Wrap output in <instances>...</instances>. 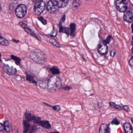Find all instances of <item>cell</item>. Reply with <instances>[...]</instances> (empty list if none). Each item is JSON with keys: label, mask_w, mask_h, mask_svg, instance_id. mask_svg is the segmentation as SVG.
Here are the masks:
<instances>
[{"label": "cell", "mask_w": 133, "mask_h": 133, "mask_svg": "<svg viewBox=\"0 0 133 133\" xmlns=\"http://www.w3.org/2000/svg\"><path fill=\"white\" fill-rule=\"evenodd\" d=\"M62 87V83L61 79L56 75L51 77L47 82V89L50 92H55L59 90Z\"/></svg>", "instance_id": "1"}, {"label": "cell", "mask_w": 133, "mask_h": 133, "mask_svg": "<svg viewBox=\"0 0 133 133\" xmlns=\"http://www.w3.org/2000/svg\"><path fill=\"white\" fill-rule=\"evenodd\" d=\"M30 58L34 61L39 64H43L46 60L45 53L37 49L32 51L30 54Z\"/></svg>", "instance_id": "2"}, {"label": "cell", "mask_w": 133, "mask_h": 133, "mask_svg": "<svg viewBox=\"0 0 133 133\" xmlns=\"http://www.w3.org/2000/svg\"><path fill=\"white\" fill-rule=\"evenodd\" d=\"M27 7L24 4H18L15 10V14L18 18H23L27 13Z\"/></svg>", "instance_id": "3"}, {"label": "cell", "mask_w": 133, "mask_h": 133, "mask_svg": "<svg viewBox=\"0 0 133 133\" xmlns=\"http://www.w3.org/2000/svg\"><path fill=\"white\" fill-rule=\"evenodd\" d=\"M59 8L56 0H50L47 2V9L50 13H55L59 10Z\"/></svg>", "instance_id": "4"}, {"label": "cell", "mask_w": 133, "mask_h": 133, "mask_svg": "<svg viewBox=\"0 0 133 133\" xmlns=\"http://www.w3.org/2000/svg\"><path fill=\"white\" fill-rule=\"evenodd\" d=\"M45 8V2L43 1H37L35 4L34 7V11L35 15H39L44 11Z\"/></svg>", "instance_id": "5"}, {"label": "cell", "mask_w": 133, "mask_h": 133, "mask_svg": "<svg viewBox=\"0 0 133 133\" xmlns=\"http://www.w3.org/2000/svg\"><path fill=\"white\" fill-rule=\"evenodd\" d=\"M116 5L117 10L121 12H125L128 8V2L126 0H117L116 1Z\"/></svg>", "instance_id": "6"}, {"label": "cell", "mask_w": 133, "mask_h": 133, "mask_svg": "<svg viewBox=\"0 0 133 133\" xmlns=\"http://www.w3.org/2000/svg\"><path fill=\"white\" fill-rule=\"evenodd\" d=\"M19 24L23 28V29L27 33H28V34L31 35V36H32L34 37V38H36V39H37V40H40L39 38L37 35L36 33L34 32V31H33L31 29V28H30L23 22H20L19 23Z\"/></svg>", "instance_id": "7"}, {"label": "cell", "mask_w": 133, "mask_h": 133, "mask_svg": "<svg viewBox=\"0 0 133 133\" xmlns=\"http://www.w3.org/2000/svg\"><path fill=\"white\" fill-rule=\"evenodd\" d=\"M110 106L111 107L113 108L114 109H116V110H124L126 112L129 113L130 111V108L129 107L128 105H117L116 104L113 102H110Z\"/></svg>", "instance_id": "8"}, {"label": "cell", "mask_w": 133, "mask_h": 133, "mask_svg": "<svg viewBox=\"0 0 133 133\" xmlns=\"http://www.w3.org/2000/svg\"><path fill=\"white\" fill-rule=\"evenodd\" d=\"M4 72L9 75H13L16 73L17 69L13 66H10L7 64H4L3 67Z\"/></svg>", "instance_id": "9"}, {"label": "cell", "mask_w": 133, "mask_h": 133, "mask_svg": "<svg viewBox=\"0 0 133 133\" xmlns=\"http://www.w3.org/2000/svg\"><path fill=\"white\" fill-rule=\"evenodd\" d=\"M108 51V47L107 44L104 43L103 41L100 43L98 47V53L102 55L106 54Z\"/></svg>", "instance_id": "10"}, {"label": "cell", "mask_w": 133, "mask_h": 133, "mask_svg": "<svg viewBox=\"0 0 133 133\" xmlns=\"http://www.w3.org/2000/svg\"><path fill=\"white\" fill-rule=\"evenodd\" d=\"M123 20L128 23H132L133 22V14L130 11H126L125 12Z\"/></svg>", "instance_id": "11"}, {"label": "cell", "mask_w": 133, "mask_h": 133, "mask_svg": "<svg viewBox=\"0 0 133 133\" xmlns=\"http://www.w3.org/2000/svg\"><path fill=\"white\" fill-rule=\"evenodd\" d=\"M99 133H111V129L109 126L105 123H102L100 127Z\"/></svg>", "instance_id": "12"}, {"label": "cell", "mask_w": 133, "mask_h": 133, "mask_svg": "<svg viewBox=\"0 0 133 133\" xmlns=\"http://www.w3.org/2000/svg\"><path fill=\"white\" fill-rule=\"evenodd\" d=\"M124 128L126 133H132L133 129L131 125L129 123L125 122L124 124Z\"/></svg>", "instance_id": "13"}, {"label": "cell", "mask_w": 133, "mask_h": 133, "mask_svg": "<svg viewBox=\"0 0 133 133\" xmlns=\"http://www.w3.org/2000/svg\"><path fill=\"white\" fill-rule=\"evenodd\" d=\"M70 35L72 36H74L76 32V25L75 23H71L70 25Z\"/></svg>", "instance_id": "14"}, {"label": "cell", "mask_w": 133, "mask_h": 133, "mask_svg": "<svg viewBox=\"0 0 133 133\" xmlns=\"http://www.w3.org/2000/svg\"><path fill=\"white\" fill-rule=\"evenodd\" d=\"M59 8H64L67 4L69 0H56Z\"/></svg>", "instance_id": "15"}, {"label": "cell", "mask_w": 133, "mask_h": 133, "mask_svg": "<svg viewBox=\"0 0 133 133\" xmlns=\"http://www.w3.org/2000/svg\"><path fill=\"white\" fill-rule=\"evenodd\" d=\"M0 44L4 46H8L9 45V43L7 39L4 38L0 34Z\"/></svg>", "instance_id": "16"}, {"label": "cell", "mask_w": 133, "mask_h": 133, "mask_svg": "<svg viewBox=\"0 0 133 133\" xmlns=\"http://www.w3.org/2000/svg\"><path fill=\"white\" fill-rule=\"evenodd\" d=\"M40 125L45 129H50L51 128V124L47 121H41Z\"/></svg>", "instance_id": "17"}, {"label": "cell", "mask_w": 133, "mask_h": 133, "mask_svg": "<svg viewBox=\"0 0 133 133\" xmlns=\"http://www.w3.org/2000/svg\"><path fill=\"white\" fill-rule=\"evenodd\" d=\"M59 32L66 33L68 35H69L70 34V28L68 27H59Z\"/></svg>", "instance_id": "18"}, {"label": "cell", "mask_w": 133, "mask_h": 133, "mask_svg": "<svg viewBox=\"0 0 133 133\" xmlns=\"http://www.w3.org/2000/svg\"><path fill=\"white\" fill-rule=\"evenodd\" d=\"M5 130L8 132H10L12 130V126L9 121H6L4 124Z\"/></svg>", "instance_id": "19"}, {"label": "cell", "mask_w": 133, "mask_h": 133, "mask_svg": "<svg viewBox=\"0 0 133 133\" xmlns=\"http://www.w3.org/2000/svg\"><path fill=\"white\" fill-rule=\"evenodd\" d=\"M23 133H27L29 130L30 124L27 121L24 120L23 122Z\"/></svg>", "instance_id": "20"}, {"label": "cell", "mask_w": 133, "mask_h": 133, "mask_svg": "<svg viewBox=\"0 0 133 133\" xmlns=\"http://www.w3.org/2000/svg\"><path fill=\"white\" fill-rule=\"evenodd\" d=\"M50 71L52 74L54 75H57L60 74V72L59 69L55 66H53L51 68H50Z\"/></svg>", "instance_id": "21"}, {"label": "cell", "mask_w": 133, "mask_h": 133, "mask_svg": "<svg viewBox=\"0 0 133 133\" xmlns=\"http://www.w3.org/2000/svg\"><path fill=\"white\" fill-rule=\"evenodd\" d=\"M11 59H12L15 62V63L17 65H19L20 64L21 59L19 57L14 55H11Z\"/></svg>", "instance_id": "22"}, {"label": "cell", "mask_w": 133, "mask_h": 133, "mask_svg": "<svg viewBox=\"0 0 133 133\" xmlns=\"http://www.w3.org/2000/svg\"><path fill=\"white\" fill-rule=\"evenodd\" d=\"M26 79L27 81H28L29 82H30L31 83H36V81H35V79H34L33 77L30 75L29 74L27 73L26 74Z\"/></svg>", "instance_id": "23"}, {"label": "cell", "mask_w": 133, "mask_h": 133, "mask_svg": "<svg viewBox=\"0 0 133 133\" xmlns=\"http://www.w3.org/2000/svg\"><path fill=\"white\" fill-rule=\"evenodd\" d=\"M49 42L51 44H53V45H54L55 47H59V48L61 47V45L59 44V43L55 39H53V38H51L49 40Z\"/></svg>", "instance_id": "24"}, {"label": "cell", "mask_w": 133, "mask_h": 133, "mask_svg": "<svg viewBox=\"0 0 133 133\" xmlns=\"http://www.w3.org/2000/svg\"><path fill=\"white\" fill-rule=\"evenodd\" d=\"M25 116L27 120L26 121H32V116L31 114L29 112H26V113H25Z\"/></svg>", "instance_id": "25"}, {"label": "cell", "mask_w": 133, "mask_h": 133, "mask_svg": "<svg viewBox=\"0 0 133 133\" xmlns=\"http://www.w3.org/2000/svg\"><path fill=\"white\" fill-rule=\"evenodd\" d=\"M32 121L34 123H35L39 124V125L41 121V119L39 117L34 116H32Z\"/></svg>", "instance_id": "26"}, {"label": "cell", "mask_w": 133, "mask_h": 133, "mask_svg": "<svg viewBox=\"0 0 133 133\" xmlns=\"http://www.w3.org/2000/svg\"><path fill=\"white\" fill-rule=\"evenodd\" d=\"M43 104H44V105H46L47 106H48V107H51L52 109L55 110L56 111L59 112L60 110V108L59 106V105H55V106H51V105L48 104H46L45 103L43 102Z\"/></svg>", "instance_id": "27"}, {"label": "cell", "mask_w": 133, "mask_h": 133, "mask_svg": "<svg viewBox=\"0 0 133 133\" xmlns=\"http://www.w3.org/2000/svg\"><path fill=\"white\" fill-rule=\"evenodd\" d=\"M80 6V3L78 1H74L72 3V8L74 10H76L78 9Z\"/></svg>", "instance_id": "28"}, {"label": "cell", "mask_w": 133, "mask_h": 133, "mask_svg": "<svg viewBox=\"0 0 133 133\" xmlns=\"http://www.w3.org/2000/svg\"><path fill=\"white\" fill-rule=\"evenodd\" d=\"M38 19L39 20L43 23V24H44V25H46V24H47V21H46V20L44 19V18H43V17H42V16H40V17H38Z\"/></svg>", "instance_id": "29"}, {"label": "cell", "mask_w": 133, "mask_h": 133, "mask_svg": "<svg viewBox=\"0 0 133 133\" xmlns=\"http://www.w3.org/2000/svg\"><path fill=\"white\" fill-rule=\"evenodd\" d=\"M111 38L112 37L111 36H109L107 37V38L106 40L103 41L104 43H105V44H109V43H110V41H111Z\"/></svg>", "instance_id": "30"}, {"label": "cell", "mask_w": 133, "mask_h": 133, "mask_svg": "<svg viewBox=\"0 0 133 133\" xmlns=\"http://www.w3.org/2000/svg\"><path fill=\"white\" fill-rule=\"evenodd\" d=\"M120 122L117 120L116 119H114L113 120V121L111 122V124L112 125H118L120 124Z\"/></svg>", "instance_id": "31"}, {"label": "cell", "mask_w": 133, "mask_h": 133, "mask_svg": "<svg viewBox=\"0 0 133 133\" xmlns=\"http://www.w3.org/2000/svg\"><path fill=\"white\" fill-rule=\"evenodd\" d=\"M56 34H57V30L56 29V28L54 27L53 28V31L51 34V35L52 36L54 37L55 36Z\"/></svg>", "instance_id": "32"}, {"label": "cell", "mask_w": 133, "mask_h": 133, "mask_svg": "<svg viewBox=\"0 0 133 133\" xmlns=\"http://www.w3.org/2000/svg\"><path fill=\"white\" fill-rule=\"evenodd\" d=\"M129 63L130 64V66L133 68V57H132L130 58Z\"/></svg>", "instance_id": "33"}, {"label": "cell", "mask_w": 133, "mask_h": 133, "mask_svg": "<svg viewBox=\"0 0 133 133\" xmlns=\"http://www.w3.org/2000/svg\"><path fill=\"white\" fill-rule=\"evenodd\" d=\"M116 50L114 49L111 52V56L112 57H114V55H115V54H116Z\"/></svg>", "instance_id": "34"}, {"label": "cell", "mask_w": 133, "mask_h": 133, "mask_svg": "<svg viewBox=\"0 0 133 133\" xmlns=\"http://www.w3.org/2000/svg\"><path fill=\"white\" fill-rule=\"evenodd\" d=\"M5 130L4 126V125L0 123V132L3 131L4 130Z\"/></svg>", "instance_id": "35"}, {"label": "cell", "mask_w": 133, "mask_h": 133, "mask_svg": "<svg viewBox=\"0 0 133 133\" xmlns=\"http://www.w3.org/2000/svg\"><path fill=\"white\" fill-rule=\"evenodd\" d=\"M63 89L64 90H66V91H69V90L71 89L72 88L70 87L69 86H66L64 88H63Z\"/></svg>", "instance_id": "36"}, {"label": "cell", "mask_w": 133, "mask_h": 133, "mask_svg": "<svg viewBox=\"0 0 133 133\" xmlns=\"http://www.w3.org/2000/svg\"><path fill=\"white\" fill-rule=\"evenodd\" d=\"M65 19H66V16H65V15H63V16H62V18L61 19V21L62 22H64Z\"/></svg>", "instance_id": "37"}, {"label": "cell", "mask_w": 133, "mask_h": 133, "mask_svg": "<svg viewBox=\"0 0 133 133\" xmlns=\"http://www.w3.org/2000/svg\"><path fill=\"white\" fill-rule=\"evenodd\" d=\"M12 41L16 43H18L19 42V40H15V39H12Z\"/></svg>", "instance_id": "38"}, {"label": "cell", "mask_w": 133, "mask_h": 133, "mask_svg": "<svg viewBox=\"0 0 133 133\" xmlns=\"http://www.w3.org/2000/svg\"><path fill=\"white\" fill-rule=\"evenodd\" d=\"M131 56H132V57H133V47L132 48V52H131Z\"/></svg>", "instance_id": "39"}, {"label": "cell", "mask_w": 133, "mask_h": 133, "mask_svg": "<svg viewBox=\"0 0 133 133\" xmlns=\"http://www.w3.org/2000/svg\"><path fill=\"white\" fill-rule=\"evenodd\" d=\"M2 61L1 60V53H0V63Z\"/></svg>", "instance_id": "40"}, {"label": "cell", "mask_w": 133, "mask_h": 133, "mask_svg": "<svg viewBox=\"0 0 133 133\" xmlns=\"http://www.w3.org/2000/svg\"><path fill=\"white\" fill-rule=\"evenodd\" d=\"M1 10H2V7H1V4L0 3V13L1 12Z\"/></svg>", "instance_id": "41"}, {"label": "cell", "mask_w": 133, "mask_h": 133, "mask_svg": "<svg viewBox=\"0 0 133 133\" xmlns=\"http://www.w3.org/2000/svg\"><path fill=\"white\" fill-rule=\"evenodd\" d=\"M131 27H132V32H133V24H132V25Z\"/></svg>", "instance_id": "42"}, {"label": "cell", "mask_w": 133, "mask_h": 133, "mask_svg": "<svg viewBox=\"0 0 133 133\" xmlns=\"http://www.w3.org/2000/svg\"><path fill=\"white\" fill-rule=\"evenodd\" d=\"M131 120L132 122V123L133 124V117H132V118H131Z\"/></svg>", "instance_id": "43"}, {"label": "cell", "mask_w": 133, "mask_h": 133, "mask_svg": "<svg viewBox=\"0 0 133 133\" xmlns=\"http://www.w3.org/2000/svg\"><path fill=\"white\" fill-rule=\"evenodd\" d=\"M132 44L133 46V38H132Z\"/></svg>", "instance_id": "44"}, {"label": "cell", "mask_w": 133, "mask_h": 133, "mask_svg": "<svg viewBox=\"0 0 133 133\" xmlns=\"http://www.w3.org/2000/svg\"><path fill=\"white\" fill-rule=\"evenodd\" d=\"M50 133H59V132H50Z\"/></svg>", "instance_id": "45"}, {"label": "cell", "mask_w": 133, "mask_h": 133, "mask_svg": "<svg viewBox=\"0 0 133 133\" xmlns=\"http://www.w3.org/2000/svg\"><path fill=\"white\" fill-rule=\"evenodd\" d=\"M32 133V132H30V133Z\"/></svg>", "instance_id": "46"}]
</instances>
